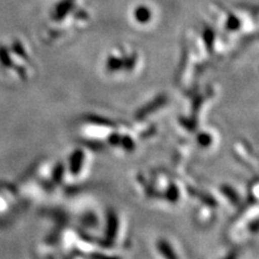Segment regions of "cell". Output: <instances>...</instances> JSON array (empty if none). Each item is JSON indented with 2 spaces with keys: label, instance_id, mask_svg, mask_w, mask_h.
Instances as JSON below:
<instances>
[{
  "label": "cell",
  "instance_id": "6da1fadb",
  "mask_svg": "<svg viewBox=\"0 0 259 259\" xmlns=\"http://www.w3.org/2000/svg\"><path fill=\"white\" fill-rule=\"evenodd\" d=\"M49 19L61 25L52 38H66L71 32L84 28L90 22V12L84 0H59L51 7Z\"/></svg>",
  "mask_w": 259,
  "mask_h": 259
},
{
  "label": "cell",
  "instance_id": "3957f363",
  "mask_svg": "<svg viewBox=\"0 0 259 259\" xmlns=\"http://www.w3.org/2000/svg\"><path fill=\"white\" fill-rule=\"evenodd\" d=\"M128 16L136 27L147 28L156 22V10L149 4L137 3L132 7Z\"/></svg>",
  "mask_w": 259,
  "mask_h": 259
},
{
  "label": "cell",
  "instance_id": "7a4b0ae2",
  "mask_svg": "<svg viewBox=\"0 0 259 259\" xmlns=\"http://www.w3.org/2000/svg\"><path fill=\"white\" fill-rule=\"evenodd\" d=\"M141 55L135 48L127 45H120L111 48L105 56V69L108 74H118L122 71L125 72L135 71L140 67Z\"/></svg>",
  "mask_w": 259,
  "mask_h": 259
},
{
  "label": "cell",
  "instance_id": "277c9868",
  "mask_svg": "<svg viewBox=\"0 0 259 259\" xmlns=\"http://www.w3.org/2000/svg\"><path fill=\"white\" fill-rule=\"evenodd\" d=\"M0 65L4 68H9L13 66V62L7 47L0 46Z\"/></svg>",
  "mask_w": 259,
  "mask_h": 259
}]
</instances>
